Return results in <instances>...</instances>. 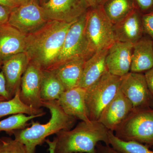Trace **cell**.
I'll return each mask as SVG.
<instances>
[{"label": "cell", "mask_w": 153, "mask_h": 153, "mask_svg": "<svg viewBox=\"0 0 153 153\" xmlns=\"http://www.w3.org/2000/svg\"><path fill=\"white\" fill-rule=\"evenodd\" d=\"M73 23L49 20L39 30L26 36L25 53L29 62L36 63L43 70L52 68L57 61L66 34Z\"/></svg>", "instance_id": "6da1fadb"}, {"label": "cell", "mask_w": 153, "mask_h": 153, "mask_svg": "<svg viewBox=\"0 0 153 153\" xmlns=\"http://www.w3.org/2000/svg\"><path fill=\"white\" fill-rule=\"evenodd\" d=\"M108 131L98 121H81L74 128L55 134V153H96L99 143L109 145Z\"/></svg>", "instance_id": "7a4b0ae2"}, {"label": "cell", "mask_w": 153, "mask_h": 153, "mask_svg": "<svg viewBox=\"0 0 153 153\" xmlns=\"http://www.w3.org/2000/svg\"><path fill=\"white\" fill-rule=\"evenodd\" d=\"M43 107L50 111L51 117L47 123L32 121L31 126L14 131L15 139L25 145L27 153H36V149L45 142L47 137L62 130H70L76 119L64 112L57 100L43 101Z\"/></svg>", "instance_id": "3957f363"}, {"label": "cell", "mask_w": 153, "mask_h": 153, "mask_svg": "<svg viewBox=\"0 0 153 153\" xmlns=\"http://www.w3.org/2000/svg\"><path fill=\"white\" fill-rule=\"evenodd\" d=\"M120 139L153 145V108H133L114 131Z\"/></svg>", "instance_id": "277c9868"}, {"label": "cell", "mask_w": 153, "mask_h": 153, "mask_svg": "<svg viewBox=\"0 0 153 153\" xmlns=\"http://www.w3.org/2000/svg\"><path fill=\"white\" fill-rule=\"evenodd\" d=\"M84 32L90 48L95 53L108 49L116 41L113 25L102 6L88 10Z\"/></svg>", "instance_id": "5b68a950"}, {"label": "cell", "mask_w": 153, "mask_h": 153, "mask_svg": "<svg viewBox=\"0 0 153 153\" xmlns=\"http://www.w3.org/2000/svg\"><path fill=\"white\" fill-rule=\"evenodd\" d=\"M121 79L107 71L86 89L85 102L91 120H98L103 110L120 90Z\"/></svg>", "instance_id": "8992f818"}, {"label": "cell", "mask_w": 153, "mask_h": 153, "mask_svg": "<svg viewBox=\"0 0 153 153\" xmlns=\"http://www.w3.org/2000/svg\"><path fill=\"white\" fill-rule=\"evenodd\" d=\"M85 14L70 26L57 61L49 70H54L70 60L79 59L86 60L95 53L90 48L84 32Z\"/></svg>", "instance_id": "52a82bcc"}, {"label": "cell", "mask_w": 153, "mask_h": 153, "mask_svg": "<svg viewBox=\"0 0 153 153\" xmlns=\"http://www.w3.org/2000/svg\"><path fill=\"white\" fill-rule=\"evenodd\" d=\"M48 21L37 0H31L12 9L8 23L27 36L42 27Z\"/></svg>", "instance_id": "ba28073f"}, {"label": "cell", "mask_w": 153, "mask_h": 153, "mask_svg": "<svg viewBox=\"0 0 153 153\" xmlns=\"http://www.w3.org/2000/svg\"><path fill=\"white\" fill-rule=\"evenodd\" d=\"M120 90L131 102L133 108H153V94L145 74L130 71L122 76Z\"/></svg>", "instance_id": "9c48e42d"}, {"label": "cell", "mask_w": 153, "mask_h": 153, "mask_svg": "<svg viewBox=\"0 0 153 153\" xmlns=\"http://www.w3.org/2000/svg\"><path fill=\"white\" fill-rule=\"evenodd\" d=\"M41 7L48 20L66 23L76 22L89 8L85 0H48Z\"/></svg>", "instance_id": "30bf717a"}, {"label": "cell", "mask_w": 153, "mask_h": 153, "mask_svg": "<svg viewBox=\"0 0 153 153\" xmlns=\"http://www.w3.org/2000/svg\"><path fill=\"white\" fill-rule=\"evenodd\" d=\"M43 70L38 64L29 62L22 76L20 97L24 103L36 109L43 107L41 90Z\"/></svg>", "instance_id": "8fae6325"}, {"label": "cell", "mask_w": 153, "mask_h": 153, "mask_svg": "<svg viewBox=\"0 0 153 153\" xmlns=\"http://www.w3.org/2000/svg\"><path fill=\"white\" fill-rule=\"evenodd\" d=\"M134 44L115 41L108 50L105 62L108 71L123 76L130 71Z\"/></svg>", "instance_id": "7c38bea8"}, {"label": "cell", "mask_w": 153, "mask_h": 153, "mask_svg": "<svg viewBox=\"0 0 153 153\" xmlns=\"http://www.w3.org/2000/svg\"><path fill=\"white\" fill-rule=\"evenodd\" d=\"M131 102L120 90L102 112L98 121L114 132L132 110Z\"/></svg>", "instance_id": "4fadbf2b"}, {"label": "cell", "mask_w": 153, "mask_h": 153, "mask_svg": "<svg viewBox=\"0 0 153 153\" xmlns=\"http://www.w3.org/2000/svg\"><path fill=\"white\" fill-rule=\"evenodd\" d=\"M85 94L86 89L77 86L65 91L57 102L66 114L82 121L90 122Z\"/></svg>", "instance_id": "5bb4252c"}, {"label": "cell", "mask_w": 153, "mask_h": 153, "mask_svg": "<svg viewBox=\"0 0 153 153\" xmlns=\"http://www.w3.org/2000/svg\"><path fill=\"white\" fill-rule=\"evenodd\" d=\"M29 63L27 55L23 52L10 57L1 63L6 88L12 98L20 89L22 76Z\"/></svg>", "instance_id": "9a60e30c"}, {"label": "cell", "mask_w": 153, "mask_h": 153, "mask_svg": "<svg viewBox=\"0 0 153 153\" xmlns=\"http://www.w3.org/2000/svg\"><path fill=\"white\" fill-rule=\"evenodd\" d=\"M26 36L9 25L0 26V63L25 52Z\"/></svg>", "instance_id": "2e32d148"}, {"label": "cell", "mask_w": 153, "mask_h": 153, "mask_svg": "<svg viewBox=\"0 0 153 153\" xmlns=\"http://www.w3.org/2000/svg\"><path fill=\"white\" fill-rule=\"evenodd\" d=\"M116 41L134 44L143 37L142 16L137 9L125 19L113 25Z\"/></svg>", "instance_id": "e0dca14e"}, {"label": "cell", "mask_w": 153, "mask_h": 153, "mask_svg": "<svg viewBox=\"0 0 153 153\" xmlns=\"http://www.w3.org/2000/svg\"><path fill=\"white\" fill-rule=\"evenodd\" d=\"M108 49L95 52L85 60L77 86L87 89L108 71L105 59Z\"/></svg>", "instance_id": "ac0fdd59"}, {"label": "cell", "mask_w": 153, "mask_h": 153, "mask_svg": "<svg viewBox=\"0 0 153 153\" xmlns=\"http://www.w3.org/2000/svg\"><path fill=\"white\" fill-rule=\"evenodd\" d=\"M153 67V41L143 37L134 44L130 71L142 73Z\"/></svg>", "instance_id": "d6986e66"}, {"label": "cell", "mask_w": 153, "mask_h": 153, "mask_svg": "<svg viewBox=\"0 0 153 153\" xmlns=\"http://www.w3.org/2000/svg\"><path fill=\"white\" fill-rule=\"evenodd\" d=\"M85 61V60L82 59L70 60L53 70L66 90L77 87Z\"/></svg>", "instance_id": "ffe728a7"}, {"label": "cell", "mask_w": 153, "mask_h": 153, "mask_svg": "<svg viewBox=\"0 0 153 153\" xmlns=\"http://www.w3.org/2000/svg\"><path fill=\"white\" fill-rule=\"evenodd\" d=\"M63 83L53 70H43L41 96L43 101L57 100L66 91Z\"/></svg>", "instance_id": "44dd1931"}, {"label": "cell", "mask_w": 153, "mask_h": 153, "mask_svg": "<svg viewBox=\"0 0 153 153\" xmlns=\"http://www.w3.org/2000/svg\"><path fill=\"white\" fill-rule=\"evenodd\" d=\"M102 6L113 25L120 22L137 9L134 0H108Z\"/></svg>", "instance_id": "7402d4cb"}, {"label": "cell", "mask_w": 153, "mask_h": 153, "mask_svg": "<svg viewBox=\"0 0 153 153\" xmlns=\"http://www.w3.org/2000/svg\"><path fill=\"white\" fill-rule=\"evenodd\" d=\"M20 91L19 89L11 99L0 102V118L11 114H24L36 115L45 112L42 108L36 109L24 103L20 97Z\"/></svg>", "instance_id": "603a6c76"}, {"label": "cell", "mask_w": 153, "mask_h": 153, "mask_svg": "<svg viewBox=\"0 0 153 153\" xmlns=\"http://www.w3.org/2000/svg\"><path fill=\"white\" fill-rule=\"evenodd\" d=\"M46 114L44 112L36 115H27L24 114H13L5 119L0 121V132L5 131L10 135L14 132L27 127L28 122L35 118L43 116Z\"/></svg>", "instance_id": "cb8c5ba5"}, {"label": "cell", "mask_w": 153, "mask_h": 153, "mask_svg": "<svg viewBox=\"0 0 153 153\" xmlns=\"http://www.w3.org/2000/svg\"><path fill=\"white\" fill-rule=\"evenodd\" d=\"M109 145L122 153H153L147 146L137 142L126 141L120 139L115 135L114 132L109 130Z\"/></svg>", "instance_id": "d4e9b609"}, {"label": "cell", "mask_w": 153, "mask_h": 153, "mask_svg": "<svg viewBox=\"0 0 153 153\" xmlns=\"http://www.w3.org/2000/svg\"><path fill=\"white\" fill-rule=\"evenodd\" d=\"M0 153H27L25 145L10 137L0 138Z\"/></svg>", "instance_id": "484cf974"}, {"label": "cell", "mask_w": 153, "mask_h": 153, "mask_svg": "<svg viewBox=\"0 0 153 153\" xmlns=\"http://www.w3.org/2000/svg\"><path fill=\"white\" fill-rule=\"evenodd\" d=\"M144 33L153 41V10L142 16Z\"/></svg>", "instance_id": "4316f807"}, {"label": "cell", "mask_w": 153, "mask_h": 153, "mask_svg": "<svg viewBox=\"0 0 153 153\" xmlns=\"http://www.w3.org/2000/svg\"><path fill=\"white\" fill-rule=\"evenodd\" d=\"M12 9L0 4V26L8 23Z\"/></svg>", "instance_id": "83f0119b"}, {"label": "cell", "mask_w": 153, "mask_h": 153, "mask_svg": "<svg viewBox=\"0 0 153 153\" xmlns=\"http://www.w3.org/2000/svg\"><path fill=\"white\" fill-rule=\"evenodd\" d=\"M135 1L143 12L148 13L153 10V0H135Z\"/></svg>", "instance_id": "f1b7e54d"}, {"label": "cell", "mask_w": 153, "mask_h": 153, "mask_svg": "<svg viewBox=\"0 0 153 153\" xmlns=\"http://www.w3.org/2000/svg\"><path fill=\"white\" fill-rule=\"evenodd\" d=\"M96 153H122L112 147L110 145L99 143L96 147Z\"/></svg>", "instance_id": "f546056e"}, {"label": "cell", "mask_w": 153, "mask_h": 153, "mask_svg": "<svg viewBox=\"0 0 153 153\" xmlns=\"http://www.w3.org/2000/svg\"><path fill=\"white\" fill-rule=\"evenodd\" d=\"M0 96L4 97L6 100L12 99L7 90L5 79L2 71L0 72Z\"/></svg>", "instance_id": "4dcf8cb0"}, {"label": "cell", "mask_w": 153, "mask_h": 153, "mask_svg": "<svg viewBox=\"0 0 153 153\" xmlns=\"http://www.w3.org/2000/svg\"><path fill=\"white\" fill-rule=\"evenodd\" d=\"M144 74L148 87L153 94V67L146 71Z\"/></svg>", "instance_id": "1f68e13d"}, {"label": "cell", "mask_w": 153, "mask_h": 153, "mask_svg": "<svg viewBox=\"0 0 153 153\" xmlns=\"http://www.w3.org/2000/svg\"><path fill=\"white\" fill-rule=\"evenodd\" d=\"M88 7H94L98 6H103L108 0H85Z\"/></svg>", "instance_id": "d6a6232c"}, {"label": "cell", "mask_w": 153, "mask_h": 153, "mask_svg": "<svg viewBox=\"0 0 153 153\" xmlns=\"http://www.w3.org/2000/svg\"><path fill=\"white\" fill-rule=\"evenodd\" d=\"M0 4L11 9L20 5L16 0H0Z\"/></svg>", "instance_id": "836d02e7"}, {"label": "cell", "mask_w": 153, "mask_h": 153, "mask_svg": "<svg viewBox=\"0 0 153 153\" xmlns=\"http://www.w3.org/2000/svg\"><path fill=\"white\" fill-rule=\"evenodd\" d=\"M45 142L47 143L49 146V153H55V146H56V140L54 138L53 140L51 141L49 139H47L45 140Z\"/></svg>", "instance_id": "e575fe53"}, {"label": "cell", "mask_w": 153, "mask_h": 153, "mask_svg": "<svg viewBox=\"0 0 153 153\" xmlns=\"http://www.w3.org/2000/svg\"><path fill=\"white\" fill-rule=\"evenodd\" d=\"M16 1L18 2L19 5H21L22 4H24V3L27 2L31 1V0H16Z\"/></svg>", "instance_id": "d590c367"}, {"label": "cell", "mask_w": 153, "mask_h": 153, "mask_svg": "<svg viewBox=\"0 0 153 153\" xmlns=\"http://www.w3.org/2000/svg\"><path fill=\"white\" fill-rule=\"evenodd\" d=\"M4 100H6V99L4 97H3L0 96V102L4 101Z\"/></svg>", "instance_id": "8d00e7d4"}, {"label": "cell", "mask_w": 153, "mask_h": 153, "mask_svg": "<svg viewBox=\"0 0 153 153\" xmlns=\"http://www.w3.org/2000/svg\"><path fill=\"white\" fill-rule=\"evenodd\" d=\"M47 1H48V0H41V1H42V4H43V3L46 2Z\"/></svg>", "instance_id": "74e56055"}, {"label": "cell", "mask_w": 153, "mask_h": 153, "mask_svg": "<svg viewBox=\"0 0 153 153\" xmlns=\"http://www.w3.org/2000/svg\"><path fill=\"white\" fill-rule=\"evenodd\" d=\"M1 63H0V68H1Z\"/></svg>", "instance_id": "f35d334b"}, {"label": "cell", "mask_w": 153, "mask_h": 153, "mask_svg": "<svg viewBox=\"0 0 153 153\" xmlns=\"http://www.w3.org/2000/svg\"><path fill=\"white\" fill-rule=\"evenodd\" d=\"M152 149H153V145L152 147Z\"/></svg>", "instance_id": "ab89813d"}, {"label": "cell", "mask_w": 153, "mask_h": 153, "mask_svg": "<svg viewBox=\"0 0 153 153\" xmlns=\"http://www.w3.org/2000/svg\"></svg>", "instance_id": "60d3db41"}]
</instances>
